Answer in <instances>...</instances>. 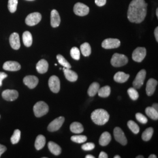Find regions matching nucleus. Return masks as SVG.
I'll use <instances>...</instances> for the list:
<instances>
[{"mask_svg": "<svg viewBox=\"0 0 158 158\" xmlns=\"http://www.w3.org/2000/svg\"><path fill=\"white\" fill-rule=\"evenodd\" d=\"M114 135L115 140L123 145H126L127 139L125 135L124 132L119 127H116L114 130Z\"/></svg>", "mask_w": 158, "mask_h": 158, "instance_id": "12", "label": "nucleus"}, {"mask_svg": "<svg viewBox=\"0 0 158 158\" xmlns=\"http://www.w3.org/2000/svg\"><path fill=\"white\" fill-rule=\"evenodd\" d=\"M49 111V106L45 102H36L34 106V112L36 117H41L46 115Z\"/></svg>", "mask_w": 158, "mask_h": 158, "instance_id": "3", "label": "nucleus"}, {"mask_svg": "<svg viewBox=\"0 0 158 158\" xmlns=\"http://www.w3.org/2000/svg\"><path fill=\"white\" fill-rule=\"evenodd\" d=\"M6 151V146L0 144V158L2 155V154L5 152Z\"/></svg>", "mask_w": 158, "mask_h": 158, "instance_id": "43", "label": "nucleus"}, {"mask_svg": "<svg viewBox=\"0 0 158 158\" xmlns=\"http://www.w3.org/2000/svg\"><path fill=\"white\" fill-rule=\"evenodd\" d=\"M81 52L84 56L87 57L90 55L91 49L90 44L87 42H85L80 46Z\"/></svg>", "mask_w": 158, "mask_h": 158, "instance_id": "29", "label": "nucleus"}, {"mask_svg": "<svg viewBox=\"0 0 158 158\" xmlns=\"http://www.w3.org/2000/svg\"><path fill=\"white\" fill-rule=\"evenodd\" d=\"M8 75L4 72H0V87L2 85V81L6 77H7Z\"/></svg>", "mask_w": 158, "mask_h": 158, "instance_id": "42", "label": "nucleus"}, {"mask_svg": "<svg viewBox=\"0 0 158 158\" xmlns=\"http://www.w3.org/2000/svg\"><path fill=\"white\" fill-rule=\"evenodd\" d=\"M145 113L149 118L152 119L153 120H158V110H156L154 108H153L152 107H147L145 109Z\"/></svg>", "mask_w": 158, "mask_h": 158, "instance_id": "27", "label": "nucleus"}, {"mask_svg": "<svg viewBox=\"0 0 158 158\" xmlns=\"http://www.w3.org/2000/svg\"><path fill=\"white\" fill-rule=\"evenodd\" d=\"M128 62V57L124 55L119 53L114 54L111 60V63L114 67H121L127 64Z\"/></svg>", "mask_w": 158, "mask_h": 158, "instance_id": "4", "label": "nucleus"}, {"mask_svg": "<svg viewBox=\"0 0 158 158\" xmlns=\"http://www.w3.org/2000/svg\"><path fill=\"white\" fill-rule=\"evenodd\" d=\"M108 156V155L106 152H101L100 153V155H99V156H98V158H107Z\"/></svg>", "mask_w": 158, "mask_h": 158, "instance_id": "44", "label": "nucleus"}, {"mask_svg": "<svg viewBox=\"0 0 158 158\" xmlns=\"http://www.w3.org/2000/svg\"><path fill=\"white\" fill-rule=\"evenodd\" d=\"M153 129L151 127H149L145 130L142 135V139L144 141H149L153 135Z\"/></svg>", "mask_w": 158, "mask_h": 158, "instance_id": "31", "label": "nucleus"}, {"mask_svg": "<svg viewBox=\"0 0 158 158\" xmlns=\"http://www.w3.org/2000/svg\"><path fill=\"white\" fill-rule=\"evenodd\" d=\"M158 81L155 79H150L148 80L146 87V92L148 96H152L153 93H155Z\"/></svg>", "mask_w": 158, "mask_h": 158, "instance_id": "17", "label": "nucleus"}, {"mask_svg": "<svg viewBox=\"0 0 158 158\" xmlns=\"http://www.w3.org/2000/svg\"><path fill=\"white\" fill-rule=\"evenodd\" d=\"M156 17H158V9L157 8L156 9Z\"/></svg>", "mask_w": 158, "mask_h": 158, "instance_id": "51", "label": "nucleus"}, {"mask_svg": "<svg viewBox=\"0 0 158 158\" xmlns=\"http://www.w3.org/2000/svg\"><path fill=\"white\" fill-rule=\"evenodd\" d=\"M128 94L132 100H136L139 97V93L134 87H131L128 90Z\"/></svg>", "mask_w": 158, "mask_h": 158, "instance_id": "36", "label": "nucleus"}, {"mask_svg": "<svg viewBox=\"0 0 158 158\" xmlns=\"http://www.w3.org/2000/svg\"><path fill=\"white\" fill-rule=\"evenodd\" d=\"M95 157L91 155H87V156H85V158H94Z\"/></svg>", "mask_w": 158, "mask_h": 158, "instance_id": "47", "label": "nucleus"}, {"mask_svg": "<svg viewBox=\"0 0 158 158\" xmlns=\"http://www.w3.org/2000/svg\"><path fill=\"white\" fill-rule=\"evenodd\" d=\"M136 119L142 124H147V122H148V119L147 118V117L143 115L141 113H136L135 115Z\"/></svg>", "mask_w": 158, "mask_h": 158, "instance_id": "39", "label": "nucleus"}, {"mask_svg": "<svg viewBox=\"0 0 158 158\" xmlns=\"http://www.w3.org/2000/svg\"><path fill=\"white\" fill-rule=\"evenodd\" d=\"M147 72L145 70L142 69L140 70L138 73L136 74L135 79H134L133 81V86L136 89H139L142 87V85H143L145 79L146 77Z\"/></svg>", "mask_w": 158, "mask_h": 158, "instance_id": "8", "label": "nucleus"}, {"mask_svg": "<svg viewBox=\"0 0 158 158\" xmlns=\"http://www.w3.org/2000/svg\"><path fill=\"white\" fill-rule=\"evenodd\" d=\"M111 93V88L108 85H106L104 87H102L101 89H99L98 91V96L102 98H106L110 96Z\"/></svg>", "mask_w": 158, "mask_h": 158, "instance_id": "30", "label": "nucleus"}, {"mask_svg": "<svg viewBox=\"0 0 158 158\" xmlns=\"http://www.w3.org/2000/svg\"><path fill=\"white\" fill-rule=\"evenodd\" d=\"M156 156L155 155H153V154H151L149 156V158H156Z\"/></svg>", "mask_w": 158, "mask_h": 158, "instance_id": "48", "label": "nucleus"}, {"mask_svg": "<svg viewBox=\"0 0 158 158\" xmlns=\"http://www.w3.org/2000/svg\"><path fill=\"white\" fill-rule=\"evenodd\" d=\"M27 1H34V0H27Z\"/></svg>", "mask_w": 158, "mask_h": 158, "instance_id": "52", "label": "nucleus"}, {"mask_svg": "<svg viewBox=\"0 0 158 158\" xmlns=\"http://www.w3.org/2000/svg\"><path fill=\"white\" fill-rule=\"evenodd\" d=\"M107 0H95L96 5L98 6H104L106 4Z\"/></svg>", "mask_w": 158, "mask_h": 158, "instance_id": "41", "label": "nucleus"}, {"mask_svg": "<svg viewBox=\"0 0 158 158\" xmlns=\"http://www.w3.org/2000/svg\"><path fill=\"white\" fill-rule=\"evenodd\" d=\"M23 82L30 89H33L39 83V79L35 76H27L23 79Z\"/></svg>", "mask_w": 158, "mask_h": 158, "instance_id": "13", "label": "nucleus"}, {"mask_svg": "<svg viewBox=\"0 0 158 158\" xmlns=\"http://www.w3.org/2000/svg\"><path fill=\"white\" fill-rule=\"evenodd\" d=\"M153 108H154L155 109H156V110H158V104H156V103H155V104H153L152 106Z\"/></svg>", "mask_w": 158, "mask_h": 158, "instance_id": "46", "label": "nucleus"}, {"mask_svg": "<svg viewBox=\"0 0 158 158\" xmlns=\"http://www.w3.org/2000/svg\"><path fill=\"white\" fill-rule=\"evenodd\" d=\"M147 55V50L145 48L138 47L134 51L132 57V59L136 62H141Z\"/></svg>", "mask_w": 158, "mask_h": 158, "instance_id": "5", "label": "nucleus"}, {"mask_svg": "<svg viewBox=\"0 0 158 158\" xmlns=\"http://www.w3.org/2000/svg\"><path fill=\"white\" fill-rule=\"evenodd\" d=\"M114 158H120L121 157L119 156V155H116V156H115L114 157Z\"/></svg>", "mask_w": 158, "mask_h": 158, "instance_id": "50", "label": "nucleus"}, {"mask_svg": "<svg viewBox=\"0 0 158 158\" xmlns=\"http://www.w3.org/2000/svg\"><path fill=\"white\" fill-rule=\"evenodd\" d=\"M10 44L12 48L14 50H18L21 47L20 40L19 34L17 32H14L10 36Z\"/></svg>", "mask_w": 158, "mask_h": 158, "instance_id": "15", "label": "nucleus"}, {"mask_svg": "<svg viewBox=\"0 0 158 158\" xmlns=\"http://www.w3.org/2000/svg\"><path fill=\"white\" fill-rule=\"evenodd\" d=\"M92 121L97 125H102L106 124L110 118V115L104 109H97L91 113Z\"/></svg>", "mask_w": 158, "mask_h": 158, "instance_id": "2", "label": "nucleus"}, {"mask_svg": "<svg viewBox=\"0 0 158 158\" xmlns=\"http://www.w3.org/2000/svg\"><path fill=\"white\" fill-rule=\"evenodd\" d=\"M121 45L120 40L118 39L114 38H108L103 40L102 42V47L106 49H115L119 47Z\"/></svg>", "mask_w": 158, "mask_h": 158, "instance_id": "9", "label": "nucleus"}, {"mask_svg": "<svg viewBox=\"0 0 158 158\" xmlns=\"http://www.w3.org/2000/svg\"><path fill=\"white\" fill-rule=\"evenodd\" d=\"M73 11L74 14L83 17L87 15L89 11V7L81 2H77L74 6Z\"/></svg>", "mask_w": 158, "mask_h": 158, "instance_id": "6", "label": "nucleus"}, {"mask_svg": "<svg viewBox=\"0 0 158 158\" xmlns=\"http://www.w3.org/2000/svg\"><path fill=\"white\" fill-rule=\"evenodd\" d=\"M94 148H95V145L93 143H91V142L86 143L81 146L82 149L85 151H91V150L94 149Z\"/></svg>", "mask_w": 158, "mask_h": 158, "instance_id": "40", "label": "nucleus"}, {"mask_svg": "<svg viewBox=\"0 0 158 158\" xmlns=\"http://www.w3.org/2000/svg\"><path fill=\"white\" fill-rule=\"evenodd\" d=\"M70 55L72 57L76 60H79L80 57V52L77 47H73L70 50Z\"/></svg>", "mask_w": 158, "mask_h": 158, "instance_id": "37", "label": "nucleus"}, {"mask_svg": "<svg viewBox=\"0 0 158 158\" xmlns=\"http://www.w3.org/2000/svg\"><path fill=\"white\" fill-rule=\"evenodd\" d=\"M45 137L42 135H39L36 137L35 143V147L36 150L40 151L45 147Z\"/></svg>", "mask_w": 158, "mask_h": 158, "instance_id": "24", "label": "nucleus"}, {"mask_svg": "<svg viewBox=\"0 0 158 158\" xmlns=\"http://www.w3.org/2000/svg\"><path fill=\"white\" fill-rule=\"evenodd\" d=\"M18 96H19L18 92L15 90L7 89L2 93V98L6 101H9V102H12L17 100Z\"/></svg>", "mask_w": 158, "mask_h": 158, "instance_id": "14", "label": "nucleus"}, {"mask_svg": "<svg viewBox=\"0 0 158 158\" xmlns=\"http://www.w3.org/2000/svg\"><path fill=\"white\" fill-rule=\"evenodd\" d=\"M111 140V136L108 132H104L102 134L99 139V143L101 146L105 147L108 145Z\"/></svg>", "mask_w": 158, "mask_h": 158, "instance_id": "22", "label": "nucleus"}, {"mask_svg": "<svg viewBox=\"0 0 158 158\" xmlns=\"http://www.w3.org/2000/svg\"><path fill=\"white\" fill-rule=\"evenodd\" d=\"M42 19V15L39 12H33L27 17L25 23L28 26H34L40 23Z\"/></svg>", "mask_w": 158, "mask_h": 158, "instance_id": "7", "label": "nucleus"}, {"mask_svg": "<svg viewBox=\"0 0 158 158\" xmlns=\"http://www.w3.org/2000/svg\"><path fill=\"white\" fill-rule=\"evenodd\" d=\"M60 17L59 12L56 10H53L51 11V24L53 28L58 27L60 23Z\"/></svg>", "mask_w": 158, "mask_h": 158, "instance_id": "18", "label": "nucleus"}, {"mask_svg": "<svg viewBox=\"0 0 158 158\" xmlns=\"http://www.w3.org/2000/svg\"><path fill=\"white\" fill-rule=\"evenodd\" d=\"M0 118H1V115H0Z\"/></svg>", "mask_w": 158, "mask_h": 158, "instance_id": "53", "label": "nucleus"}, {"mask_svg": "<svg viewBox=\"0 0 158 158\" xmlns=\"http://www.w3.org/2000/svg\"><path fill=\"white\" fill-rule=\"evenodd\" d=\"M130 77V75L125 73L123 72H118L114 76V80L119 83H123L126 82Z\"/></svg>", "mask_w": 158, "mask_h": 158, "instance_id": "21", "label": "nucleus"}, {"mask_svg": "<svg viewBox=\"0 0 158 158\" xmlns=\"http://www.w3.org/2000/svg\"><path fill=\"white\" fill-rule=\"evenodd\" d=\"M64 122L63 117H59L52 121L48 127V130L50 132H55L59 130Z\"/></svg>", "mask_w": 158, "mask_h": 158, "instance_id": "11", "label": "nucleus"}, {"mask_svg": "<svg viewBox=\"0 0 158 158\" xmlns=\"http://www.w3.org/2000/svg\"><path fill=\"white\" fill-rule=\"evenodd\" d=\"M57 59L58 60L59 63L63 66L64 68H67V69H70L71 68V65L68 62L67 60L63 56L61 55H57L56 56Z\"/></svg>", "mask_w": 158, "mask_h": 158, "instance_id": "33", "label": "nucleus"}, {"mask_svg": "<svg viewBox=\"0 0 158 158\" xmlns=\"http://www.w3.org/2000/svg\"><path fill=\"white\" fill-rule=\"evenodd\" d=\"M136 158H143L144 157L143 156H142V155H139V156H137L136 157Z\"/></svg>", "mask_w": 158, "mask_h": 158, "instance_id": "49", "label": "nucleus"}, {"mask_svg": "<svg viewBox=\"0 0 158 158\" xmlns=\"http://www.w3.org/2000/svg\"><path fill=\"white\" fill-rule=\"evenodd\" d=\"M18 2V0H8V8L11 13H14L17 11Z\"/></svg>", "mask_w": 158, "mask_h": 158, "instance_id": "35", "label": "nucleus"}, {"mask_svg": "<svg viewBox=\"0 0 158 158\" xmlns=\"http://www.w3.org/2000/svg\"><path fill=\"white\" fill-rule=\"evenodd\" d=\"M70 130L75 134H80L83 132L84 128L82 124L79 122H74L70 126Z\"/></svg>", "mask_w": 158, "mask_h": 158, "instance_id": "26", "label": "nucleus"}, {"mask_svg": "<svg viewBox=\"0 0 158 158\" xmlns=\"http://www.w3.org/2000/svg\"><path fill=\"white\" fill-rule=\"evenodd\" d=\"M48 148L51 152L56 156L60 155L62 152L61 148L54 142L50 141L48 143Z\"/></svg>", "mask_w": 158, "mask_h": 158, "instance_id": "23", "label": "nucleus"}, {"mask_svg": "<svg viewBox=\"0 0 158 158\" xmlns=\"http://www.w3.org/2000/svg\"><path fill=\"white\" fill-rule=\"evenodd\" d=\"M154 34H155V39L156 40V41L158 42V28L156 27L155 29V31H154Z\"/></svg>", "mask_w": 158, "mask_h": 158, "instance_id": "45", "label": "nucleus"}, {"mask_svg": "<svg viewBox=\"0 0 158 158\" xmlns=\"http://www.w3.org/2000/svg\"><path fill=\"white\" fill-rule=\"evenodd\" d=\"M21 138V131L19 130H15L14 132L13 135L11 138V142L12 144H16L19 141Z\"/></svg>", "mask_w": 158, "mask_h": 158, "instance_id": "34", "label": "nucleus"}, {"mask_svg": "<svg viewBox=\"0 0 158 158\" xmlns=\"http://www.w3.org/2000/svg\"><path fill=\"white\" fill-rule=\"evenodd\" d=\"M127 125L128 127V128H130V130L135 134H137L139 133V127L138 126V125L135 122H134L132 120H130L128 123Z\"/></svg>", "mask_w": 158, "mask_h": 158, "instance_id": "32", "label": "nucleus"}, {"mask_svg": "<svg viewBox=\"0 0 158 158\" xmlns=\"http://www.w3.org/2000/svg\"><path fill=\"white\" fill-rule=\"evenodd\" d=\"M23 42L26 47H30L32 44V36L29 31H25L23 33Z\"/></svg>", "mask_w": 158, "mask_h": 158, "instance_id": "25", "label": "nucleus"}, {"mask_svg": "<svg viewBox=\"0 0 158 158\" xmlns=\"http://www.w3.org/2000/svg\"><path fill=\"white\" fill-rule=\"evenodd\" d=\"M48 68H49V64L45 59H41L36 64V66L37 72L40 74L46 73L48 70Z\"/></svg>", "mask_w": 158, "mask_h": 158, "instance_id": "20", "label": "nucleus"}, {"mask_svg": "<svg viewBox=\"0 0 158 158\" xmlns=\"http://www.w3.org/2000/svg\"><path fill=\"white\" fill-rule=\"evenodd\" d=\"M64 74L65 76L66 79L69 81L74 82L76 81L78 79V75L75 72L70 70V69H67V68H63Z\"/></svg>", "mask_w": 158, "mask_h": 158, "instance_id": "19", "label": "nucleus"}, {"mask_svg": "<svg viewBox=\"0 0 158 158\" xmlns=\"http://www.w3.org/2000/svg\"><path fill=\"white\" fill-rule=\"evenodd\" d=\"M87 139V136L85 135H73L71 137V140L74 142L78 143H83L86 141Z\"/></svg>", "mask_w": 158, "mask_h": 158, "instance_id": "38", "label": "nucleus"}, {"mask_svg": "<svg viewBox=\"0 0 158 158\" xmlns=\"http://www.w3.org/2000/svg\"><path fill=\"white\" fill-rule=\"evenodd\" d=\"M49 87L54 93H57L60 89V82L56 76H52L49 80Z\"/></svg>", "mask_w": 158, "mask_h": 158, "instance_id": "10", "label": "nucleus"}, {"mask_svg": "<svg viewBox=\"0 0 158 158\" xmlns=\"http://www.w3.org/2000/svg\"><path fill=\"white\" fill-rule=\"evenodd\" d=\"M147 4L145 0H132L127 12V18L131 23H139L147 16Z\"/></svg>", "mask_w": 158, "mask_h": 158, "instance_id": "1", "label": "nucleus"}, {"mask_svg": "<svg viewBox=\"0 0 158 158\" xmlns=\"http://www.w3.org/2000/svg\"><path fill=\"white\" fill-rule=\"evenodd\" d=\"M100 89V85L97 83V82H94L90 85L87 93L89 96L90 97H93V96L96 95V94L98 93V91Z\"/></svg>", "mask_w": 158, "mask_h": 158, "instance_id": "28", "label": "nucleus"}, {"mask_svg": "<svg viewBox=\"0 0 158 158\" xmlns=\"http://www.w3.org/2000/svg\"><path fill=\"white\" fill-rule=\"evenodd\" d=\"M21 64L15 61H7L4 63L3 69L5 70L10 72H16L21 69Z\"/></svg>", "mask_w": 158, "mask_h": 158, "instance_id": "16", "label": "nucleus"}]
</instances>
